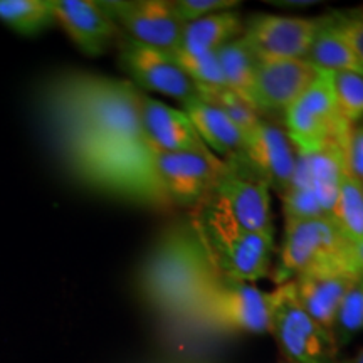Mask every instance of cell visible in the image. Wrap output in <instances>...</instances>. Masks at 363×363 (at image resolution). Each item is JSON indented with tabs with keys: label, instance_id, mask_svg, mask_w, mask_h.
I'll return each instance as SVG.
<instances>
[{
	"label": "cell",
	"instance_id": "7",
	"mask_svg": "<svg viewBox=\"0 0 363 363\" xmlns=\"http://www.w3.org/2000/svg\"><path fill=\"white\" fill-rule=\"evenodd\" d=\"M350 246L352 242L345 239L331 217L286 220L272 279L279 286L318 264L333 261L352 262Z\"/></svg>",
	"mask_w": 363,
	"mask_h": 363
},
{
	"label": "cell",
	"instance_id": "12",
	"mask_svg": "<svg viewBox=\"0 0 363 363\" xmlns=\"http://www.w3.org/2000/svg\"><path fill=\"white\" fill-rule=\"evenodd\" d=\"M227 167L212 190L216 201L244 229L274 233L271 216V189L239 157L225 160Z\"/></svg>",
	"mask_w": 363,
	"mask_h": 363
},
{
	"label": "cell",
	"instance_id": "1",
	"mask_svg": "<svg viewBox=\"0 0 363 363\" xmlns=\"http://www.w3.org/2000/svg\"><path fill=\"white\" fill-rule=\"evenodd\" d=\"M140 94L126 79L59 76L44 89V108L71 169L81 179L145 201L158 189L140 121Z\"/></svg>",
	"mask_w": 363,
	"mask_h": 363
},
{
	"label": "cell",
	"instance_id": "34",
	"mask_svg": "<svg viewBox=\"0 0 363 363\" xmlns=\"http://www.w3.org/2000/svg\"><path fill=\"white\" fill-rule=\"evenodd\" d=\"M340 363H363V348H360V350H358L352 358H348V360H340Z\"/></svg>",
	"mask_w": 363,
	"mask_h": 363
},
{
	"label": "cell",
	"instance_id": "8",
	"mask_svg": "<svg viewBox=\"0 0 363 363\" xmlns=\"http://www.w3.org/2000/svg\"><path fill=\"white\" fill-rule=\"evenodd\" d=\"M192 316L219 330L264 335L271 328V294L256 284L217 278Z\"/></svg>",
	"mask_w": 363,
	"mask_h": 363
},
{
	"label": "cell",
	"instance_id": "29",
	"mask_svg": "<svg viewBox=\"0 0 363 363\" xmlns=\"http://www.w3.org/2000/svg\"><path fill=\"white\" fill-rule=\"evenodd\" d=\"M240 6L242 2H238V0H174L172 2L175 17L182 24H189V22L199 21L217 12L239 11Z\"/></svg>",
	"mask_w": 363,
	"mask_h": 363
},
{
	"label": "cell",
	"instance_id": "18",
	"mask_svg": "<svg viewBox=\"0 0 363 363\" xmlns=\"http://www.w3.org/2000/svg\"><path fill=\"white\" fill-rule=\"evenodd\" d=\"M140 121L148 148L158 152H203L208 150L184 110L140 94Z\"/></svg>",
	"mask_w": 363,
	"mask_h": 363
},
{
	"label": "cell",
	"instance_id": "6",
	"mask_svg": "<svg viewBox=\"0 0 363 363\" xmlns=\"http://www.w3.org/2000/svg\"><path fill=\"white\" fill-rule=\"evenodd\" d=\"M345 172V150L340 145L298 155L291 184L281 195L286 220L330 217Z\"/></svg>",
	"mask_w": 363,
	"mask_h": 363
},
{
	"label": "cell",
	"instance_id": "32",
	"mask_svg": "<svg viewBox=\"0 0 363 363\" xmlns=\"http://www.w3.org/2000/svg\"><path fill=\"white\" fill-rule=\"evenodd\" d=\"M266 4L281 9H308L318 6L320 2H316V0H267Z\"/></svg>",
	"mask_w": 363,
	"mask_h": 363
},
{
	"label": "cell",
	"instance_id": "10",
	"mask_svg": "<svg viewBox=\"0 0 363 363\" xmlns=\"http://www.w3.org/2000/svg\"><path fill=\"white\" fill-rule=\"evenodd\" d=\"M116 45L121 69L128 74L130 83L142 93L152 91L180 103L199 96L197 88L177 62L174 52L136 43L125 34Z\"/></svg>",
	"mask_w": 363,
	"mask_h": 363
},
{
	"label": "cell",
	"instance_id": "33",
	"mask_svg": "<svg viewBox=\"0 0 363 363\" xmlns=\"http://www.w3.org/2000/svg\"><path fill=\"white\" fill-rule=\"evenodd\" d=\"M350 259L357 272H363V240L350 246Z\"/></svg>",
	"mask_w": 363,
	"mask_h": 363
},
{
	"label": "cell",
	"instance_id": "3",
	"mask_svg": "<svg viewBox=\"0 0 363 363\" xmlns=\"http://www.w3.org/2000/svg\"><path fill=\"white\" fill-rule=\"evenodd\" d=\"M190 224L220 278L254 284L271 274L274 233L244 229L211 197L199 203Z\"/></svg>",
	"mask_w": 363,
	"mask_h": 363
},
{
	"label": "cell",
	"instance_id": "25",
	"mask_svg": "<svg viewBox=\"0 0 363 363\" xmlns=\"http://www.w3.org/2000/svg\"><path fill=\"white\" fill-rule=\"evenodd\" d=\"M331 333H333L338 348L347 347L353 338L363 333V272L358 274L355 283L345 294Z\"/></svg>",
	"mask_w": 363,
	"mask_h": 363
},
{
	"label": "cell",
	"instance_id": "5",
	"mask_svg": "<svg viewBox=\"0 0 363 363\" xmlns=\"http://www.w3.org/2000/svg\"><path fill=\"white\" fill-rule=\"evenodd\" d=\"M271 294V328L288 363H340L333 333L299 305L293 283L279 284Z\"/></svg>",
	"mask_w": 363,
	"mask_h": 363
},
{
	"label": "cell",
	"instance_id": "4",
	"mask_svg": "<svg viewBox=\"0 0 363 363\" xmlns=\"http://www.w3.org/2000/svg\"><path fill=\"white\" fill-rule=\"evenodd\" d=\"M286 135L298 155H310L328 145L347 148L352 128L340 116L335 99L333 72L320 71L310 88L284 113Z\"/></svg>",
	"mask_w": 363,
	"mask_h": 363
},
{
	"label": "cell",
	"instance_id": "26",
	"mask_svg": "<svg viewBox=\"0 0 363 363\" xmlns=\"http://www.w3.org/2000/svg\"><path fill=\"white\" fill-rule=\"evenodd\" d=\"M174 56L197 91L227 88L216 52L175 51Z\"/></svg>",
	"mask_w": 363,
	"mask_h": 363
},
{
	"label": "cell",
	"instance_id": "15",
	"mask_svg": "<svg viewBox=\"0 0 363 363\" xmlns=\"http://www.w3.org/2000/svg\"><path fill=\"white\" fill-rule=\"evenodd\" d=\"M358 274L360 272L355 271L352 262L333 261L301 272L291 283L299 305L313 320L331 331L345 294L355 283Z\"/></svg>",
	"mask_w": 363,
	"mask_h": 363
},
{
	"label": "cell",
	"instance_id": "21",
	"mask_svg": "<svg viewBox=\"0 0 363 363\" xmlns=\"http://www.w3.org/2000/svg\"><path fill=\"white\" fill-rule=\"evenodd\" d=\"M305 59L320 71L355 72V74L363 76L360 59L353 51L348 39L342 34V30L335 26L330 13L323 17L320 33L316 34Z\"/></svg>",
	"mask_w": 363,
	"mask_h": 363
},
{
	"label": "cell",
	"instance_id": "14",
	"mask_svg": "<svg viewBox=\"0 0 363 363\" xmlns=\"http://www.w3.org/2000/svg\"><path fill=\"white\" fill-rule=\"evenodd\" d=\"M246 165L279 195L291 184L298 153L284 130L262 120L244 135V145L238 155Z\"/></svg>",
	"mask_w": 363,
	"mask_h": 363
},
{
	"label": "cell",
	"instance_id": "13",
	"mask_svg": "<svg viewBox=\"0 0 363 363\" xmlns=\"http://www.w3.org/2000/svg\"><path fill=\"white\" fill-rule=\"evenodd\" d=\"M120 30L145 45L175 52L184 24L177 19L170 0H113L99 2Z\"/></svg>",
	"mask_w": 363,
	"mask_h": 363
},
{
	"label": "cell",
	"instance_id": "16",
	"mask_svg": "<svg viewBox=\"0 0 363 363\" xmlns=\"http://www.w3.org/2000/svg\"><path fill=\"white\" fill-rule=\"evenodd\" d=\"M320 69L306 59L257 62L254 81V108L259 115L284 113L310 88Z\"/></svg>",
	"mask_w": 363,
	"mask_h": 363
},
{
	"label": "cell",
	"instance_id": "2",
	"mask_svg": "<svg viewBox=\"0 0 363 363\" xmlns=\"http://www.w3.org/2000/svg\"><path fill=\"white\" fill-rule=\"evenodd\" d=\"M219 274L190 222L165 230L145 261L140 286L145 298L167 315H192Z\"/></svg>",
	"mask_w": 363,
	"mask_h": 363
},
{
	"label": "cell",
	"instance_id": "24",
	"mask_svg": "<svg viewBox=\"0 0 363 363\" xmlns=\"http://www.w3.org/2000/svg\"><path fill=\"white\" fill-rule=\"evenodd\" d=\"M0 21L21 35H35L54 22L51 0H0Z\"/></svg>",
	"mask_w": 363,
	"mask_h": 363
},
{
	"label": "cell",
	"instance_id": "23",
	"mask_svg": "<svg viewBox=\"0 0 363 363\" xmlns=\"http://www.w3.org/2000/svg\"><path fill=\"white\" fill-rule=\"evenodd\" d=\"M330 217L348 242L355 244L363 240V184L347 172L340 184Z\"/></svg>",
	"mask_w": 363,
	"mask_h": 363
},
{
	"label": "cell",
	"instance_id": "17",
	"mask_svg": "<svg viewBox=\"0 0 363 363\" xmlns=\"http://www.w3.org/2000/svg\"><path fill=\"white\" fill-rule=\"evenodd\" d=\"M54 22L65 29L72 43L88 56H101L118 44L123 33L99 2L51 0Z\"/></svg>",
	"mask_w": 363,
	"mask_h": 363
},
{
	"label": "cell",
	"instance_id": "11",
	"mask_svg": "<svg viewBox=\"0 0 363 363\" xmlns=\"http://www.w3.org/2000/svg\"><path fill=\"white\" fill-rule=\"evenodd\" d=\"M323 17H286L256 13L244 21L242 39L257 62L305 59L320 33Z\"/></svg>",
	"mask_w": 363,
	"mask_h": 363
},
{
	"label": "cell",
	"instance_id": "28",
	"mask_svg": "<svg viewBox=\"0 0 363 363\" xmlns=\"http://www.w3.org/2000/svg\"><path fill=\"white\" fill-rule=\"evenodd\" d=\"M199 96L220 108L239 126L244 135L251 131L262 120V116L254 110L251 104H247L244 99H240L238 94H234L233 91L227 88L199 91Z\"/></svg>",
	"mask_w": 363,
	"mask_h": 363
},
{
	"label": "cell",
	"instance_id": "19",
	"mask_svg": "<svg viewBox=\"0 0 363 363\" xmlns=\"http://www.w3.org/2000/svg\"><path fill=\"white\" fill-rule=\"evenodd\" d=\"M182 110L192 121L195 131L212 153L227 158L238 157L244 145V133L238 125L216 104L201 96L182 103Z\"/></svg>",
	"mask_w": 363,
	"mask_h": 363
},
{
	"label": "cell",
	"instance_id": "31",
	"mask_svg": "<svg viewBox=\"0 0 363 363\" xmlns=\"http://www.w3.org/2000/svg\"><path fill=\"white\" fill-rule=\"evenodd\" d=\"M347 174L363 184V125L353 126L345 148Z\"/></svg>",
	"mask_w": 363,
	"mask_h": 363
},
{
	"label": "cell",
	"instance_id": "9",
	"mask_svg": "<svg viewBox=\"0 0 363 363\" xmlns=\"http://www.w3.org/2000/svg\"><path fill=\"white\" fill-rule=\"evenodd\" d=\"M150 160L163 197L179 206H199L211 197L227 167L225 160L211 150L158 152L150 148Z\"/></svg>",
	"mask_w": 363,
	"mask_h": 363
},
{
	"label": "cell",
	"instance_id": "27",
	"mask_svg": "<svg viewBox=\"0 0 363 363\" xmlns=\"http://www.w3.org/2000/svg\"><path fill=\"white\" fill-rule=\"evenodd\" d=\"M335 99L345 123L355 126L363 121V76L355 72H333Z\"/></svg>",
	"mask_w": 363,
	"mask_h": 363
},
{
	"label": "cell",
	"instance_id": "20",
	"mask_svg": "<svg viewBox=\"0 0 363 363\" xmlns=\"http://www.w3.org/2000/svg\"><path fill=\"white\" fill-rule=\"evenodd\" d=\"M244 19L239 11L217 12L184 24L177 51L217 52L222 45L242 35Z\"/></svg>",
	"mask_w": 363,
	"mask_h": 363
},
{
	"label": "cell",
	"instance_id": "30",
	"mask_svg": "<svg viewBox=\"0 0 363 363\" xmlns=\"http://www.w3.org/2000/svg\"><path fill=\"white\" fill-rule=\"evenodd\" d=\"M335 26L342 30V34L348 39L353 51L360 59L363 66V9L353 11H337L330 13Z\"/></svg>",
	"mask_w": 363,
	"mask_h": 363
},
{
	"label": "cell",
	"instance_id": "22",
	"mask_svg": "<svg viewBox=\"0 0 363 363\" xmlns=\"http://www.w3.org/2000/svg\"><path fill=\"white\" fill-rule=\"evenodd\" d=\"M224 74L227 89L238 94L254 108V81H256L257 61L242 35L222 45L216 52ZM256 110V108H254Z\"/></svg>",
	"mask_w": 363,
	"mask_h": 363
}]
</instances>
